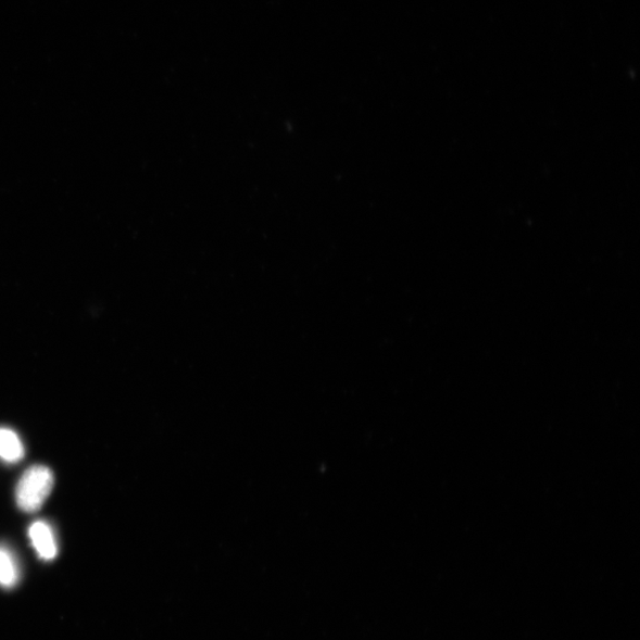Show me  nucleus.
<instances>
[{
  "instance_id": "obj_1",
  "label": "nucleus",
  "mask_w": 640,
  "mask_h": 640,
  "mask_svg": "<svg viewBox=\"0 0 640 640\" xmlns=\"http://www.w3.org/2000/svg\"><path fill=\"white\" fill-rule=\"evenodd\" d=\"M54 488V475L45 465L26 469L16 489L17 505L24 513H36L42 507Z\"/></svg>"
},
{
  "instance_id": "obj_2",
  "label": "nucleus",
  "mask_w": 640,
  "mask_h": 640,
  "mask_svg": "<svg viewBox=\"0 0 640 640\" xmlns=\"http://www.w3.org/2000/svg\"><path fill=\"white\" fill-rule=\"evenodd\" d=\"M29 537L39 557L47 561L55 559L58 545L54 532L46 522H36L29 529Z\"/></svg>"
},
{
  "instance_id": "obj_3",
  "label": "nucleus",
  "mask_w": 640,
  "mask_h": 640,
  "mask_svg": "<svg viewBox=\"0 0 640 640\" xmlns=\"http://www.w3.org/2000/svg\"><path fill=\"white\" fill-rule=\"evenodd\" d=\"M23 456L24 447L18 436L9 428H0V460L13 464Z\"/></svg>"
},
{
  "instance_id": "obj_4",
  "label": "nucleus",
  "mask_w": 640,
  "mask_h": 640,
  "mask_svg": "<svg viewBox=\"0 0 640 640\" xmlns=\"http://www.w3.org/2000/svg\"><path fill=\"white\" fill-rule=\"evenodd\" d=\"M17 578L15 560L5 548L0 547V585L12 587L16 583Z\"/></svg>"
}]
</instances>
